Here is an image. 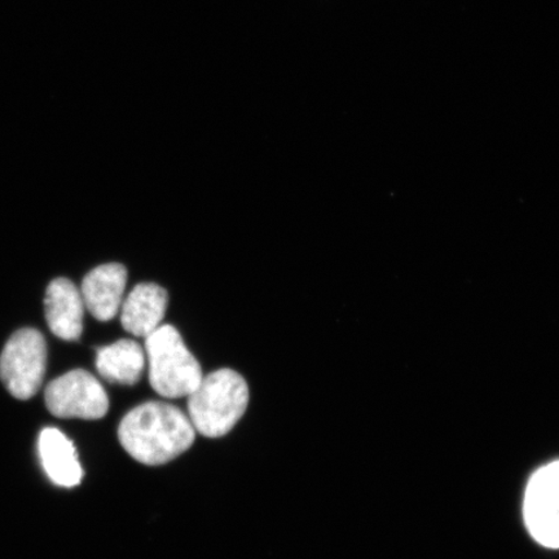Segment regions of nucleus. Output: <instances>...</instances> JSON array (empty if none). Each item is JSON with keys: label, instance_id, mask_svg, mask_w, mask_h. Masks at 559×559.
<instances>
[{"label": "nucleus", "instance_id": "f257e3e1", "mask_svg": "<svg viewBox=\"0 0 559 559\" xmlns=\"http://www.w3.org/2000/svg\"><path fill=\"white\" fill-rule=\"evenodd\" d=\"M194 438L190 417L165 402L138 405L118 426L123 450L138 463L148 466L170 463L191 449Z\"/></svg>", "mask_w": 559, "mask_h": 559}, {"label": "nucleus", "instance_id": "f03ea898", "mask_svg": "<svg viewBox=\"0 0 559 559\" xmlns=\"http://www.w3.org/2000/svg\"><path fill=\"white\" fill-rule=\"evenodd\" d=\"M249 388L236 370L223 368L202 377L188 396V417L195 431L207 438L228 435L248 408Z\"/></svg>", "mask_w": 559, "mask_h": 559}, {"label": "nucleus", "instance_id": "7ed1b4c3", "mask_svg": "<svg viewBox=\"0 0 559 559\" xmlns=\"http://www.w3.org/2000/svg\"><path fill=\"white\" fill-rule=\"evenodd\" d=\"M144 352L151 386L167 400L190 396L204 377L199 360L173 325L163 324L150 334Z\"/></svg>", "mask_w": 559, "mask_h": 559}, {"label": "nucleus", "instance_id": "20e7f679", "mask_svg": "<svg viewBox=\"0 0 559 559\" xmlns=\"http://www.w3.org/2000/svg\"><path fill=\"white\" fill-rule=\"evenodd\" d=\"M47 366L44 334L32 328L17 331L0 355V379L16 400L27 401L38 393Z\"/></svg>", "mask_w": 559, "mask_h": 559}, {"label": "nucleus", "instance_id": "39448f33", "mask_svg": "<svg viewBox=\"0 0 559 559\" xmlns=\"http://www.w3.org/2000/svg\"><path fill=\"white\" fill-rule=\"evenodd\" d=\"M48 411L59 418L100 419L108 414L107 391L87 370L75 369L48 384L45 393Z\"/></svg>", "mask_w": 559, "mask_h": 559}, {"label": "nucleus", "instance_id": "423d86ee", "mask_svg": "<svg viewBox=\"0 0 559 559\" xmlns=\"http://www.w3.org/2000/svg\"><path fill=\"white\" fill-rule=\"evenodd\" d=\"M523 515L537 543L559 549V461L543 466L530 479Z\"/></svg>", "mask_w": 559, "mask_h": 559}, {"label": "nucleus", "instance_id": "0eeeda50", "mask_svg": "<svg viewBox=\"0 0 559 559\" xmlns=\"http://www.w3.org/2000/svg\"><path fill=\"white\" fill-rule=\"evenodd\" d=\"M128 270L121 263L102 264L83 278L81 295L96 320L110 321L121 310Z\"/></svg>", "mask_w": 559, "mask_h": 559}, {"label": "nucleus", "instance_id": "6e6552de", "mask_svg": "<svg viewBox=\"0 0 559 559\" xmlns=\"http://www.w3.org/2000/svg\"><path fill=\"white\" fill-rule=\"evenodd\" d=\"M85 310L81 290L70 280L59 277L48 285L45 313L48 328L56 337L64 341L80 340Z\"/></svg>", "mask_w": 559, "mask_h": 559}, {"label": "nucleus", "instance_id": "1a4fd4ad", "mask_svg": "<svg viewBox=\"0 0 559 559\" xmlns=\"http://www.w3.org/2000/svg\"><path fill=\"white\" fill-rule=\"evenodd\" d=\"M169 296L155 283L138 284L121 306V324L126 332L146 338L163 325Z\"/></svg>", "mask_w": 559, "mask_h": 559}, {"label": "nucleus", "instance_id": "9d476101", "mask_svg": "<svg viewBox=\"0 0 559 559\" xmlns=\"http://www.w3.org/2000/svg\"><path fill=\"white\" fill-rule=\"evenodd\" d=\"M39 456L41 465L55 485L74 487L81 484L83 472L75 447L58 429L47 428L40 432Z\"/></svg>", "mask_w": 559, "mask_h": 559}, {"label": "nucleus", "instance_id": "9b49d317", "mask_svg": "<svg viewBox=\"0 0 559 559\" xmlns=\"http://www.w3.org/2000/svg\"><path fill=\"white\" fill-rule=\"evenodd\" d=\"M145 365L144 347L134 340H120L97 349V372L110 383L134 386L142 379Z\"/></svg>", "mask_w": 559, "mask_h": 559}]
</instances>
